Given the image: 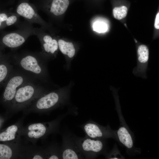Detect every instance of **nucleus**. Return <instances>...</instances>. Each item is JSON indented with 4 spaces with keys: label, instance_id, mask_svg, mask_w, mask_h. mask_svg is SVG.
Wrapping results in <instances>:
<instances>
[{
    "label": "nucleus",
    "instance_id": "20e7f679",
    "mask_svg": "<svg viewBox=\"0 0 159 159\" xmlns=\"http://www.w3.org/2000/svg\"><path fill=\"white\" fill-rule=\"evenodd\" d=\"M35 80H37L26 71L18 67L14 68L3 86L4 100L11 101L14 99L17 90L20 86L27 82Z\"/></svg>",
    "mask_w": 159,
    "mask_h": 159
},
{
    "label": "nucleus",
    "instance_id": "1a4fd4ad",
    "mask_svg": "<svg viewBox=\"0 0 159 159\" xmlns=\"http://www.w3.org/2000/svg\"><path fill=\"white\" fill-rule=\"evenodd\" d=\"M137 66L134 68L132 73L137 76L147 78V71L149 59V49L146 45H139L137 49Z\"/></svg>",
    "mask_w": 159,
    "mask_h": 159
},
{
    "label": "nucleus",
    "instance_id": "f3484780",
    "mask_svg": "<svg viewBox=\"0 0 159 159\" xmlns=\"http://www.w3.org/2000/svg\"><path fill=\"white\" fill-rule=\"evenodd\" d=\"M17 130V127L15 125L9 127L5 131L0 133V141H4L14 139Z\"/></svg>",
    "mask_w": 159,
    "mask_h": 159
},
{
    "label": "nucleus",
    "instance_id": "9d476101",
    "mask_svg": "<svg viewBox=\"0 0 159 159\" xmlns=\"http://www.w3.org/2000/svg\"><path fill=\"white\" fill-rule=\"evenodd\" d=\"M86 136L94 139H103L111 137L109 128L102 126L95 122L88 121L81 126Z\"/></svg>",
    "mask_w": 159,
    "mask_h": 159
},
{
    "label": "nucleus",
    "instance_id": "a211bd4d",
    "mask_svg": "<svg viewBox=\"0 0 159 159\" xmlns=\"http://www.w3.org/2000/svg\"><path fill=\"white\" fill-rule=\"evenodd\" d=\"M127 13V8L125 6L115 7L113 10V13L115 18L121 20L125 18Z\"/></svg>",
    "mask_w": 159,
    "mask_h": 159
},
{
    "label": "nucleus",
    "instance_id": "f03ea898",
    "mask_svg": "<svg viewBox=\"0 0 159 159\" xmlns=\"http://www.w3.org/2000/svg\"><path fill=\"white\" fill-rule=\"evenodd\" d=\"M24 20L16 26L17 29L4 34L0 39V49L8 47L14 51L22 45L30 36L34 35L35 28Z\"/></svg>",
    "mask_w": 159,
    "mask_h": 159
},
{
    "label": "nucleus",
    "instance_id": "39448f33",
    "mask_svg": "<svg viewBox=\"0 0 159 159\" xmlns=\"http://www.w3.org/2000/svg\"><path fill=\"white\" fill-rule=\"evenodd\" d=\"M14 11L20 16L33 24H38L43 29L52 31L50 25L46 22L38 13V10L30 0H17Z\"/></svg>",
    "mask_w": 159,
    "mask_h": 159
},
{
    "label": "nucleus",
    "instance_id": "f257e3e1",
    "mask_svg": "<svg viewBox=\"0 0 159 159\" xmlns=\"http://www.w3.org/2000/svg\"><path fill=\"white\" fill-rule=\"evenodd\" d=\"M11 59L17 67L30 74L39 81L47 85L50 83L48 61L40 52L12 51Z\"/></svg>",
    "mask_w": 159,
    "mask_h": 159
},
{
    "label": "nucleus",
    "instance_id": "2eb2a0df",
    "mask_svg": "<svg viewBox=\"0 0 159 159\" xmlns=\"http://www.w3.org/2000/svg\"><path fill=\"white\" fill-rule=\"evenodd\" d=\"M116 134L118 140L124 145L129 149L132 148L133 143L132 137L125 127H120Z\"/></svg>",
    "mask_w": 159,
    "mask_h": 159
},
{
    "label": "nucleus",
    "instance_id": "b1692460",
    "mask_svg": "<svg viewBox=\"0 0 159 159\" xmlns=\"http://www.w3.org/2000/svg\"><path fill=\"white\" fill-rule=\"evenodd\" d=\"M4 55V54H2L1 53V50L0 49V57H2Z\"/></svg>",
    "mask_w": 159,
    "mask_h": 159
},
{
    "label": "nucleus",
    "instance_id": "412c9836",
    "mask_svg": "<svg viewBox=\"0 0 159 159\" xmlns=\"http://www.w3.org/2000/svg\"><path fill=\"white\" fill-rule=\"evenodd\" d=\"M154 26L157 29H159V13L158 12L155 18Z\"/></svg>",
    "mask_w": 159,
    "mask_h": 159
},
{
    "label": "nucleus",
    "instance_id": "9b49d317",
    "mask_svg": "<svg viewBox=\"0 0 159 159\" xmlns=\"http://www.w3.org/2000/svg\"><path fill=\"white\" fill-rule=\"evenodd\" d=\"M62 137V146L61 153L62 159L84 158L72 137L67 134L64 135Z\"/></svg>",
    "mask_w": 159,
    "mask_h": 159
},
{
    "label": "nucleus",
    "instance_id": "4468645a",
    "mask_svg": "<svg viewBox=\"0 0 159 159\" xmlns=\"http://www.w3.org/2000/svg\"><path fill=\"white\" fill-rule=\"evenodd\" d=\"M11 57L0 62V87H3L14 69Z\"/></svg>",
    "mask_w": 159,
    "mask_h": 159
},
{
    "label": "nucleus",
    "instance_id": "aec40b11",
    "mask_svg": "<svg viewBox=\"0 0 159 159\" xmlns=\"http://www.w3.org/2000/svg\"><path fill=\"white\" fill-rule=\"evenodd\" d=\"M93 28L94 31L99 33H102L106 32L107 29V26L104 22L97 21L93 23Z\"/></svg>",
    "mask_w": 159,
    "mask_h": 159
},
{
    "label": "nucleus",
    "instance_id": "4be33fe9",
    "mask_svg": "<svg viewBox=\"0 0 159 159\" xmlns=\"http://www.w3.org/2000/svg\"><path fill=\"white\" fill-rule=\"evenodd\" d=\"M11 52L6 54H5L4 56L0 57V62L3 60L10 57L11 55Z\"/></svg>",
    "mask_w": 159,
    "mask_h": 159
},
{
    "label": "nucleus",
    "instance_id": "0eeeda50",
    "mask_svg": "<svg viewBox=\"0 0 159 159\" xmlns=\"http://www.w3.org/2000/svg\"><path fill=\"white\" fill-rule=\"evenodd\" d=\"M72 0H30L37 10L47 14L53 19L64 14Z\"/></svg>",
    "mask_w": 159,
    "mask_h": 159
},
{
    "label": "nucleus",
    "instance_id": "5701e85b",
    "mask_svg": "<svg viewBox=\"0 0 159 159\" xmlns=\"http://www.w3.org/2000/svg\"><path fill=\"white\" fill-rule=\"evenodd\" d=\"M43 158L40 156L39 155H35L33 159H42Z\"/></svg>",
    "mask_w": 159,
    "mask_h": 159
},
{
    "label": "nucleus",
    "instance_id": "dca6fc26",
    "mask_svg": "<svg viewBox=\"0 0 159 159\" xmlns=\"http://www.w3.org/2000/svg\"><path fill=\"white\" fill-rule=\"evenodd\" d=\"M29 130L28 136L31 138H39L43 136L46 133L47 128L41 123H37L30 125L28 127Z\"/></svg>",
    "mask_w": 159,
    "mask_h": 159
},
{
    "label": "nucleus",
    "instance_id": "423d86ee",
    "mask_svg": "<svg viewBox=\"0 0 159 159\" xmlns=\"http://www.w3.org/2000/svg\"><path fill=\"white\" fill-rule=\"evenodd\" d=\"M84 158H92L101 153L104 148L101 139H94L85 136L83 138L72 136Z\"/></svg>",
    "mask_w": 159,
    "mask_h": 159
},
{
    "label": "nucleus",
    "instance_id": "6ab92c4d",
    "mask_svg": "<svg viewBox=\"0 0 159 159\" xmlns=\"http://www.w3.org/2000/svg\"><path fill=\"white\" fill-rule=\"evenodd\" d=\"M12 155L10 148L5 145L0 144V159H9Z\"/></svg>",
    "mask_w": 159,
    "mask_h": 159
},
{
    "label": "nucleus",
    "instance_id": "ddd939ff",
    "mask_svg": "<svg viewBox=\"0 0 159 159\" xmlns=\"http://www.w3.org/2000/svg\"><path fill=\"white\" fill-rule=\"evenodd\" d=\"M20 16L13 8L7 11H0V29L10 26H17L20 22Z\"/></svg>",
    "mask_w": 159,
    "mask_h": 159
},
{
    "label": "nucleus",
    "instance_id": "7ed1b4c3",
    "mask_svg": "<svg viewBox=\"0 0 159 159\" xmlns=\"http://www.w3.org/2000/svg\"><path fill=\"white\" fill-rule=\"evenodd\" d=\"M74 85L70 82L65 86L50 91L37 101L36 106L40 110H47L57 106L62 107L70 102L71 89Z\"/></svg>",
    "mask_w": 159,
    "mask_h": 159
},
{
    "label": "nucleus",
    "instance_id": "f8f14e48",
    "mask_svg": "<svg viewBox=\"0 0 159 159\" xmlns=\"http://www.w3.org/2000/svg\"><path fill=\"white\" fill-rule=\"evenodd\" d=\"M58 42L59 49L66 57L65 68L69 70L71 66V62L76 53L75 47L72 42L62 39H59Z\"/></svg>",
    "mask_w": 159,
    "mask_h": 159
},
{
    "label": "nucleus",
    "instance_id": "6e6552de",
    "mask_svg": "<svg viewBox=\"0 0 159 159\" xmlns=\"http://www.w3.org/2000/svg\"><path fill=\"white\" fill-rule=\"evenodd\" d=\"M40 42L42 50L40 52L48 61L55 58L59 49L58 40L45 33L42 28H35V34Z\"/></svg>",
    "mask_w": 159,
    "mask_h": 159
}]
</instances>
